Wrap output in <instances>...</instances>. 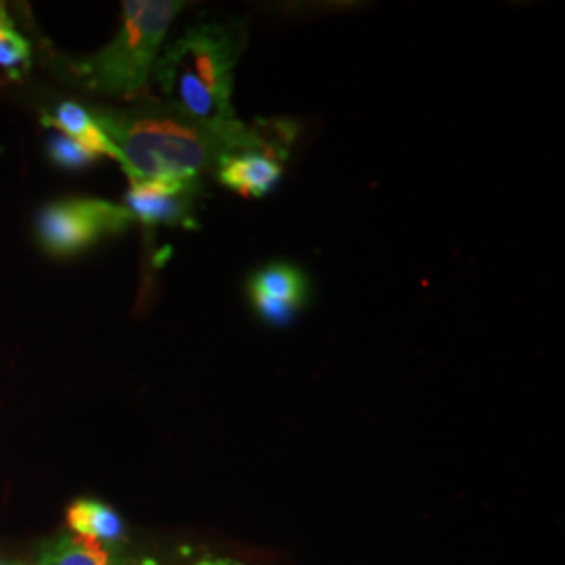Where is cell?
Listing matches in <instances>:
<instances>
[{"instance_id":"4fadbf2b","label":"cell","mask_w":565,"mask_h":565,"mask_svg":"<svg viewBox=\"0 0 565 565\" xmlns=\"http://www.w3.org/2000/svg\"><path fill=\"white\" fill-rule=\"evenodd\" d=\"M198 565H243L235 564V562H228V559H205V562H200Z\"/></svg>"},{"instance_id":"30bf717a","label":"cell","mask_w":565,"mask_h":565,"mask_svg":"<svg viewBox=\"0 0 565 565\" xmlns=\"http://www.w3.org/2000/svg\"><path fill=\"white\" fill-rule=\"evenodd\" d=\"M39 565H121L107 546L78 534H65L44 546Z\"/></svg>"},{"instance_id":"6da1fadb","label":"cell","mask_w":565,"mask_h":565,"mask_svg":"<svg viewBox=\"0 0 565 565\" xmlns=\"http://www.w3.org/2000/svg\"><path fill=\"white\" fill-rule=\"evenodd\" d=\"M90 114L120 151L121 170L130 184L202 179L203 172H214L224 158L243 151L266 149L289 156L298 130L287 120H239L210 128L158 99L126 109L93 107Z\"/></svg>"},{"instance_id":"3957f363","label":"cell","mask_w":565,"mask_h":565,"mask_svg":"<svg viewBox=\"0 0 565 565\" xmlns=\"http://www.w3.org/2000/svg\"><path fill=\"white\" fill-rule=\"evenodd\" d=\"M184 9L177 0H126L121 25L111 42L93 55L70 61V78L84 88L132 102L147 88L166 34Z\"/></svg>"},{"instance_id":"7c38bea8","label":"cell","mask_w":565,"mask_h":565,"mask_svg":"<svg viewBox=\"0 0 565 565\" xmlns=\"http://www.w3.org/2000/svg\"><path fill=\"white\" fill-rule=\"evenodd\" d=\"M46 151H49L51 162L60 166L63 170H84L99 160L95 153L84 149L81 142H76L61 132H53L49 137Z\"/></svg>"},{"instance_id":"8992f818","label":"cell","mask_w":565,"mask_h":565,"mask_svg":"<svg viewBox=\"0 0 565 565\" xmlns=\"http://www.w3.org/2000/svg\"><path fill=\"white\" fill-rule=\"evenodd\" d=\"M256 312L266 323L287 324L308 298V281L296 266L285 263L260 268L247 285Z\"/></svg>"},{"instance_id":"277c9868","label":"cell","mask_w":565,"mask_h":565,"mask_svg":"<svg viewBox=\"0 0 565 565\" xmlns=\"http://www.w3.org/2000/svg\"><path fill=\"white\" fill-rule=\"evenodd\" d=\"M130 212L118 203L95 198H70L49 203L36 218V237L53 258H74L132 224Z\"/></svg>"},{"instance_id":"9a60e30c","label":"cell","mask_w":565,"mask_h":565,"mask_svg":"<svg viewBox=\"0 0 565 565\" xmlns=\"http://www.w3.org/2000/svg\"><path fill=\"white\" fill-rule=\"evenodd\" d=\"M147 565H149V564H147Z\"/></svg>"},{"instance_id":"5b68a950","label":"cell","mask_w":565,"mask_h":565,"mask_svg":"<svg viewBox=\"0 0 565 565\" xmlns=\"http://www.w3.org/2000/svg\"><path fill=\"white\" fill-rule=\"evenodd\" d=\"M203 195V179L132 182L126 210L145 226H198L195 207Z\"/></svg>"},{"instance_id":"7a4b0ae2","label":"cell","mask_w":565,"mask_h":565,"mask_svg":"<svg viewBox=\"0 0 565 565\" xmlns=\"http://www.w3.org/2000/svg\"><path fill=\"white\" fill-rule=\"evenodd\" d=\"M245 44L247 28L239 20L202 21L184 30L153 65L162 102L210 128L239 121L231 99Z\"/></svg>"},{"instance_id":"ba28073f","label":"cell","mask_w":565,"mask_h":565,"mask_svg":"<svg viewBox=\"0 0 565 565\" xmlns=\"http://www.w3.org/2000/svg\"><path fill=\"white\" fill-rule=\"evenodd\" d=\"M42 124L57 130L61 135L81 142L84 149L95 153L99 160L111 158L120 163V151L109 141V137L102 130V126L93 118L90 109L81 103L63 102L53 107L49 114L42 116Z\"/></svg>"},{"instance_id":"9c48e42d","label":"cell","mask_w":565,"mask_h":565,"mask_svg":"<svg viewBox=\"0 0 565 565\" xmlns=\"http://www.w3.org/2000/svg\"><path fill=\"white\" fill-rule=\"evenodd\" d=\"M67 524L74 534L90 539L99 545H120L126 536V527L120 515L111 507L103 505L93 499H78L67 509Z\"/></svg>"},{"instance_id":"5bb4252c","label":"cell","mask_w":565,"mask_h":565,"mask_svg":"<svg viewBox=\"0 0 565 565\" xmlns=\"http://www.w3.org/2000/svg\"><path fill=\"white\" fill-rule=\"evenodd\" d=\"M0 565H18V564H0Z\"/></svg>"},{"instance_id":"52a82bcc","label":"cell","mask_w":565,"mask_h":565,"mask_svg":"<svg viewBox=\"0 0 565 565\" xmlns=\"http://www.w3.org/2000/svg\"><path fill=\"white\" fill-rule=\"evenodd\" d=\"M285 160L287 156L279 151H243L224 158L214 174L226 189L243 198H264L281 181Z\"/></svg>"},{"instance_id":"8fae6325","label":"cell","mask_w":565,"mask_h":565,"mask_svg":"<svg viewBox=\"0 0 565 565\" xmlns=\"http://www.w3.org/2000/svg\"><path fill=\"white\" fill-rule=\"evenodd\" d=\"M32 63V44L21 34L7 7L0 4V74L7 81H21L30 74Z\"/></svg>"}]
</instances>
